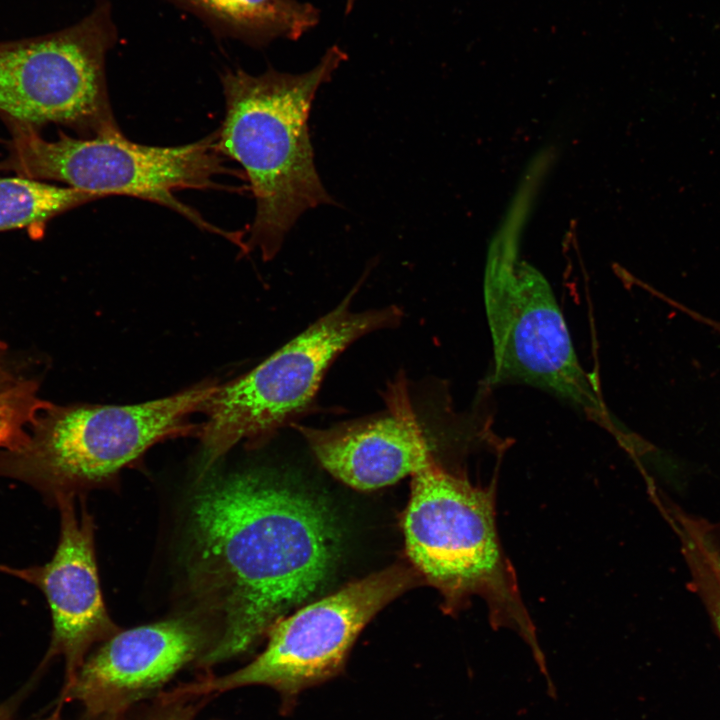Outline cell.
Here are the masks:
<instances>
[{
	"instance_id": "3",
	"label": "cell",
	"mask_w": 720,
	"mask_h": 720,
	"mask_svg": "<svg viewBox=\"0 0 720 720\" xmlns=\"http://www.w3.org/2000/svg\"><path fill=\"white\" fill-rule=\"evenodd\" d=\"M218 387L204 382L133 405L51 403L31 424L23 446L0 449V477L28 484L54 502L80 496L111 480L156 443L199 435L190 416L203 412Z\"/></svg>"
},
{
	"instance_id": "21",
	"label": "cell",
	"mask_w": 720,
	"mask_h": 720,
	"mask_svg": "<svg viewBox=\"0 0 720 720\" xmlns=\"http://www.w3.org/2000/svg\"><path fill=\"white\" fill-rule=\"evenodd\" d=\"M0 720H2V719H0ZM44 720H62V719L59 718L58 714H54V715L51 716L50 718H47V719H44Z\"/></svg>"
},
{
	"instance_id": "20",
	"label": "cell",
	"mask_w": 720,
	"mask_h": 720,
	"mask_svg": "<svg viewBox=\"0 0 720 720\" xmlns=\"http://www.w3.org/2000/svg\"><path fill=\"white\" fill-rule=\"evenodd\" d=\"M356 1L357 0H346L345 11L347 14L352 11Z\"/></svg>"
},
{
	"instance_id": "12",
	"label": "cell",
	"mask_w": 720,
	"mask_h": 720,
	"mask_svg": "<svg viewBox=\"0 0 720 720\" xmlns=\"http://www.w3.org/2000/svg\"><path fill=\"white\" fill-rule=\"evenodd\" d=\"M387 412L330 428L297 426L320 464L358 490H373L413 475L432 457L413 410L404 376L384 393Z\"/></svg>"
},
{
	"instance_id": "4",
	"label": "cell",
	"mask_w": 720,
	"mask_h": 720,
	"mask_svg": "<svg viewBox=\"0 0 720 720\" xmlns=\"http://www.w3.org/2000/svg\"><path fill=\"white\" fill-rule=\"evenodd\" d=\"M415 570L455 606L471 596L486 600L495 627H511L545 662L502 552L492 491L441 468L433 457L412 475L402 520Z\"/></svg>"
},
{
	"instance_id": "13",
	"label": "cell",
	"mask_w": 720,
	"mask_h": 720,
	"mask_svg": "<svg viewBox=\"0 0 720 720\" xmlns=\"http://www.w3.org/2000/svg\"><path fill=\"white\" fill-rule=\"evenodd\" d=\"M197 17L219 38L260 48L297 40L317 25L319 10L298 0H162Z\"/></svg>"
},
{
	"instance_id": "22",
	"label": "cell",
	"mask_w": 720,
	"mask_h": 720,
	"mask_svg": "<svg viewBox=\"0 0 720 720\" xmlns=\"http://www.w3.org/2000/svg\"><path fill=\"white\" fill-rule=\"evenodd\" d=\"M717 327H719V328H720V324H718V325H717Z\"/></svg>"
},
{
	"instance_id": "1",
	"label": "cell",
	"mask_w": 720,
	"mask_h": 720,
	"mask_svg": "<svg viewBox=\"0 0 720 720\" xmlns=\"http://www.w3.org/2000/svg\"><path fill=\"white\" fill-rule=\"evenodd\" d=\"M187 526L190 592L214 643L196 663L208 670L250 651L272 625L309 599L338 553L330 513L270 472L202 477Z\"/></svg>"
},
{
	"instance_id": "6",
	"label": "cell",
	"mask_w": 720,
	"mask_h": 720,
	"mask_svg": "<svg viewBox=\"0 0 720 720\" xmlns=\"http://www.w3.org/2000/svg\"><path fill=\"white\" fill-rule=\"evenodd\" d=\"M221 154L217 131L188 145L157 147L134 143L122 132L81 139L61 135L50 141L32 125L13 121L10 154L0 169L100 197L118 194L156 202L233 241L234 234L209 225L174 196L182 189L217 188L215 177L233 174Z\"/></svg>"
},
{
	"instance_id": "18",
	"label": "cell",
	"mask_w": 720,
	"mask_h": 720,
	"mask_svg": "<svg viewBox=\"0 0 720 720\" xmlns=\"http://www.w3.org/2000/svg\"><path fill=\"white\" fill-rule=\"evenodd\" d=\"M158 696L156 705L143 720H193L201 704L194 703V698L172 696L166 692Z\"/></svg>"
},
{
	"instance_id": "14",
	"label": "cell",
	"mask_w": 720,
	"mask_h": 720,
	"mask_svg": "<svg viewBox=\"0 0 720 720\" xmlns=\"http://www.w3.org/2000/svg\"><path fill=\"white\" fill-rule=\"evenodd\" d=\"M99 198L22 176L0 177V231L42 226L67 210Z\"/></svg>"
},
{
	"instance_id": "10",
	"label": "cell",
	"mask_w": 720,
	"mask_h": 720,
	"mask_svg": "<svg viewBox=\"0 0 720 720\" xmlns=\"http://www.w3.org/2000/svg\"><path fill=\"white\" fill-rule=\"evenodd\" d=\"M213 643L209 627L192 617L120 629L85 658L61 701L80 702L90 720H124Z\"/></svg>"
},
{
	"instance_id": "5",
	"label": "cell",
	"mask_w": 720,
	"mask_h": 720,
	"mask_svg": "<svg viewBox=\"0 0 720 720\" xmlns=\"http://www.w3.org/2000/svg\"><path fill=\"white\" fill-rule=\"evenodd\" d=\"M357 290L254 369L219 385L203 410L201 477L238 443L262 442L303 414L329 367L353 342L399 325L403 311L396 305L352 310Z\"/></svg>"
},
{
	"instance_id": "16",
	"label": "cell",
	"mask_w": 720,
	"mask_h": 720,
	"mask_svg": "<svg viewBox=\"0 0 720 720\" xmlns=\"http://www.w3.org/2000/svg\"><path fill=\"white\" fill-rule=\"evenodd\" d=\"M669 514L676 532L692 541L720 588V525L674 505L670 507Z\"/></svg>"
},
{
	"instance_id": "15",
	"label": "cell",
	"mask_w": 720,
	"mask_h": 720,
	"mask_svg": "<svg viewBox=\"0 0 720 720\" xmlns=\"http://www.w3.org/2000/svg\"><path fill=\"white\" fill-rule=\"evenodd\" d=\"M39 385L32 379H21L0 392V449H17L29 438V428L38 414L51 402L41 399Z\"/></svg>"
},
{
	"instance_id": "8",
	"label": "cell",
	"mask_w": 720,
	"mask_h": 720,
	"mask_svg": "<svg viewBox=\"0 0 720 720\" xmlns=\"http://www.w3.org/2000/svg\"><path fill=\"white\" fill-rule=\"evenodd\" d=\"M117 40L111 2L98 0L68 28L0 42V111L29 125H71L89 138L120 133L106 82V57Z\"/></svg>"
},
{
	"instance_id": "17",
	"label": "cell",
	"mask_w": 720,
	"mask_h": 720,
	"mask_svg": "<svg viewBox=\"0 0 720 720\" xmlns=\"http://www.w3.org/2000/svg\"><path fill=\"white\" fill-rule=\"evenodd\" d=\"M692 585L703 601L717 632L720 635V588L710 569L704 563L694 565L690 571Z\"/></svg>"
},
{
	"instance_id": "11",
	"label": "cell",
	"mask_w": 720,
	"mask_h": 720,
	"mask_svg": "<svg viewBox=\"0 0 720 720\" xmlns=\"http://www.w3.org/2000/svg\"><path fill=\"white\" fill-rule=\"evenodd\" d=\"M60 537L51 560L24 569L0 567L37 586L50 607L53 630L46 659L62 656L65 686L74 679L88 650L120 629L110 618L100 589L94 546V522L75 497L56 499Z\"/></svg>"
},
{
	"instance_id": "9",
	"label": "cell",
	"mask_w": 720,
	"mask_h": 720,
	"mask_svg": "<svg viewBox=\"0 0 720 720\" xmlns=\"http://www.w3.org/2000/svg\"><path fill=\"white\" fill-rule=\"evenodd\" d=\"M493 384L520 382L571 403L599 424H614L594 378L581 366L545 279L512 254L494 255L484 282Z\"/></svg>"
},
{
	"instance_id": "2",
	"label": "cell",
	"mask_w": 720,
	"mask_h": 720,
	"mask_svg": "<svg viewBox=\"0 0 720 720\" xmlns=\"http://www.w3.org/2000/svg\"><path fill=\"white\" fill-rule=\"evenodd\" d=\"M346 59L334 45L304 73L270 67L251 75L238 68L221 76L225 116L218 146L246 173L256 202L248 248L264 260L276 255L304 212L335 204L316 170L308 118L318 89Z\"/></svg>"
},
{
	"instance_id": "7",
	"label": "cell",
	"mask_w": 720,
	"mask_h": 720,
	"mask_svg": "<svg viewBox=\"0 0 720 720\" xmlns=\"http://www.w3.org/2000/svg\"><path fill=\"white\" fill-rule=\"evenodd\" d=\"M416 570L395 565L349 583L280 618L267 633L265 649L246 666L222 675L208 673L170 692L208 698L252 685L275 690L280 712L289 714L299 695L343 672L357 637L388 603L416 583Z\"/></svg>"
},
{
	"instance_id": "19",
	"label": "cell",
	"mask_w": 720,
	"mask_h": 720,
	"mask_svg": "<svg viewBox=\"0 0 720 720\" xmlns=\"http://www.w3.org/2000/svg\"><path fill=\"white\" fill-rule=\"evenodd\" d=\"M20 380L21 379L15 377L9 368L6 358L5 345L0 341V392L13 387Z\"/></svg>"
}]
</instances>
